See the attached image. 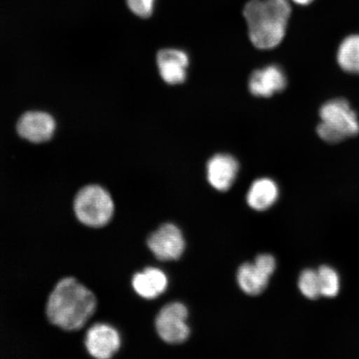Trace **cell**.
<instances>
[{
	"label": "cell",
	"instance_id": "cell-17",
	"mask_svg": "<svg viewBox=\"0 0 359 359\" xmlns=\"http://www.w3.org/2000/svg\"><path fill=\"white\" fill-rule=\"evenodd\" d=\"M299 288L305 297L309 299H316L320 297L321 294L318 271H312V269L304 271L299 277Z\"/></svg>",
	"mask_w": 359,
	"mask_h": 359
},
{
	"label": "cell",
	"instance_id": "cell-5",
	"mask_svg": "<svg viewBox=\"0 0 359 359\" xmlns=\"http://www.w3.org/2000/svg\"><path fill=\"white\" fill-rule=\"evenodd\" d=\"M147 245L160 260H176L182 257L186 243L182 233L173 224H165L148 237Z\"/></svg>",
	"mask_w": 359,
	"mask_h": 359
},
{
	"label": "cell",
	"instance_id": "cell-12",
	"mask_svg": "<svg viewBox=\"0 0 359 359\" xmlns=\"http://www.w3.org/2000/svg\"><path fill=\"white\" fill-rule=\"evenodd\" d=\"M184 318L159 313L156 320V329L165 343L178 344L185 342L190 335L189 327Z\"/></svg>",
	"mask_w": 359,
	"mask_h": 359
},
{
	"label": "cell",
	"instance_id": "cell-6",
	"mask_svg": "<svg viewBox=\"0 0 359 359\" xmlns=\"http://www.w3.org/2000/svg\"><path fill=\"white\" fill-rule=\"evenodd\" d=\"M85 345L90 355L97 359H109L118 351L121 338L114 327L97 324L88 331Z\"/></svg>",
	"mask_w": 359,
	"mask_h": 359
},
{
	"label": "cell",
	"instance_id": "cell-16",
	"mask_svg": "<svg viewBox=\"0 0 359 359\" xmlns=\"http://www.w3.org/2000/svg\"><path fill=\"white\" fill-rule=\"evenodd\" d=\"M320 294L327 298L335 297L339 294L340 283L338 273L329 266H322L318 271Z\"/></svg>",
	"mask_w": 359,
	"mask_h": 359
},
{
	"label": "cell",
	"instance_id": "cell-20",
	"mask_svg": "<svg viewBox=\"0 0 359 359\" xmlns=\"http://www.w3.org/2000/svg\"><path fill=\"white\" fill-rule=\"evenodd\" d=\"M291 1L299 4V6H308V4H311L313 0H291Z\"/></svg>",
	"mask_w": 359,
	"mask_h": 359
},
{
	"label": "cell",
	"instance_id": "cell-3",
	"mask_svg": "<svg viewBox=\"0 0 359 359\" xmlns=\"http://www.w3.org/2000/svg\"><path fill=\"white\" fill-rule=\"evenodd\" d=\"M321 122L317 133L323 141L336 144L359 133V120L347 100L336 98L327 101L320 110Z\"/></svg>",
	"mask_w": 359,
	"mask_h": 359
},
{
	"label": "cell",
	"instance_id": "cell-9",
	"mask_svg": "<svg viewBox=\"0 0 359 359\" xmlns=\"http://www.w3.org/2000/svg\"><path fill=\"white\" fill-rule=\"evenodd\" d=\"M287 85V79L281 67L271 65L255 71L249 81V89L253 95L269 97L281 92Z\"/></svg>",
	"mask_w": 359,
	"mask_h": 359
},
{
	"label": "cell",
	"instance_id": "cell-13",
	"mask_svg": "<svg viewBox=\"0 0 359 359\" xmlns=\"http://www.w3.org/2000/svg\"><path fill=\"white\" fill-rule=\"evenodd\" d=\"M279 196V189L271 179L262 178L255 181L247 194V203L251 208L263 212L271 208Z\"/></svg>",
	"mask_w": 359,
	"mask_h": 359
},
{
	"label": "cell",
	"instance_id": "cell-19",
	"mask_svg": "<svg viewBox=\"0 0 359 359\" xmlns=\"http://www.w3.org/2000/svg\"><path fill=\"white\" fill-rule=\"evenodd\" d=\"M254 264L269 277H271L276 271V259L269 255H259Z\"/></svg>",
	"mask_w": 359,
	"mask_h": 359
},
{
	"label": "cell",
	"instance_id": "cell-14",
	"mask_svg": "<svg viewBox=\"0 0 359 359\" xmlns=\"http://www.w3.org/2000/svg\"><path fill=\"white\" fill-rule=\"evenodd\" d=\"M269 277L255 264H242L237 273V281L241 289L249 295H258L266 289Z\"/></svg>",
	"mask_w": 359,
	"mask_h": 359
},
{
	"label": "cell",
	"instance_id": "cell-4",
	"mask_svg": "<svg viewBox=\"0 0 359 359\" xmlns=\"http://www.w3.org/2000/svg\"><path fill=\"white\" fill-rule=\"evenodd\" d=\"M74 206L76 217L87 226H104L114 217V200L100 186L90 185L81 189Z\"/></svg>",
	"mask_w": 359,
	"mask_h": 359
},
{
	"label": "cell",
	"instance_id": "cell-18",
	"mask_svg": "<svg viewBox=\"0 0 359 359\" xmlns=\"http://www.w3.org/2000/svg\"><path fill=\"white\" fill-rule=\"evenodd\" d=\"M128 6L138 17H150L154 13L155 0H127Z\"/></svg>",
	"mask_w": 359,
	"mask_h": 359
},
{
	"label": "cell",
	"instance_id": "cell-7",
	"mask_svg": "<svg viewBox=\"0 0 359 359\" xmlns=\"http://www.w3.org/2000/svg\"><path fill=\"white\" fill-rule=\"evenodd\" d=\"M55 119L43 111L26 112L17 124V131L20 136L34 143L48 141L55 133Z\"/></svg>",
	"mask_w": 359,
	"mask_h": 359
},
{
	"label": "cell",
	"instance_id": "cell-2",
	"mask_svg": "<svg viewBox=\"0 0 359 359\" xmlns=\"http://www.w3.org/2000/svg\"><path fill=\"white\" fill-rule=\"evenodd\" d=\"M288 0H250L244 8L251 43L272 49L284 39L291 15Z\"/></svg>",
	"mask_w": 359,
	"mask_h": 359
},
{
	"label": "cell",
	"instance_id": "cell-11",
	"mask_svg": "<svg viewBox=\"0 0 359 359\" xmlns=\"http://www.w3.org/2000/svg\"><path fill=\"white\" fill-rule=\"evenodd\" d=\"M168 285L167 276L156 268H147L144 271L136 273L133 279L134 290L147 299L158 297L167 290Z\"/></svg>",
	"mask_w": 359,
	"mask_h": 359
},
{
	"label": "cell",
	"instance_id": "cell-1",
	"mask_svg": "<svg viewBox=\"0 0 359 359\" xmlns=\"http://www.w3.org/2000/svg\"><path fill=\"white\" fill-rule=\"evenodd\" d=\"M95 295L74 278L58 282L49 296L47 316L53 325L67 331L79 330L93 316Z\"/></svg>",
	"mask_w": 359,
	"mask_h": 359
},
{
	"label": "cell",
	"instance_id": "cell-10",
	"mask_svg": "<svg viewBox=\"0 0 359 359\" xmlns=\"http://www.w3.org/2000/svg\"><path fill=\"white\" fill-rule=\"evenodd\" d=\"M239 172V163L234 157L218 154L208 163V179L210 185L219 191H226L232 187Z\"/></svg>",
	"mask_w": 359,
	"mask_h": 359
},
{
	"label": "cell",
	"instance_id": "cell-8",
	"mask_svg": "<svg viewBox=\"0 0 359 359\" xmlns=\"http://www.w3.org/2000/svg\"><path fill=\"white\" fill-rule=\"evenodd\" d=\"M161 77L165 83L177 85L185 82L189 57L179 49H163L156 57Z\"/></svg>",
	"mask_w": 359,
	"mask_h": 359
},
{
	"label": "cell",
	"instance_id": "cell-15",
	"mask_svg": "<svg viewBox=\"0 0 359 359\" xmlns=\"http://www.w3.org/2000/svg\"><path fill=\"white\" fill-rule=\"evenodd\" d=\"M337 62L346 73L359 74V34L345 38L337 52Z\"/></svg>",
	"mask_w": 359,
	"mask_h": 359
}]
</instances>
